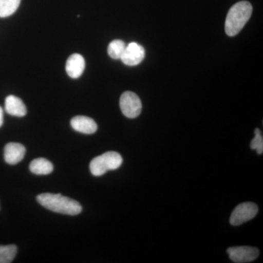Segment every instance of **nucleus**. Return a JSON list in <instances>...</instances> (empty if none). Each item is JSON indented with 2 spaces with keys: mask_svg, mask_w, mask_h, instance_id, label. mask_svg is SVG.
Segmentation results:
<instances>
[{
  "mask_svg": "<svg viewBox=\"0 0 263 263\" xmlns=\"http://www.w3.org/2000/svg\"><path fill=\"white\" fill-rule=\"evenodd\" d=\"M37 200L46 209L59 214L76 216L82 211L79 202L70 197L62 196L60 194H41L37 197Z\"/></svg>",
  "mask_w": 263,
  "mask_h": 263,
  "instance_id": "obj_1",
  "label": "nucleus"
},
{
  "mask_svg": "<svg viewBox=\"0 0 263 263\" xmlns=\"http://www.w3.org/2000/svg\"><path fill=\"white\" fill-rule=\"evenodd\" d=\"M252 5L247 1H240L232 6L226 21V32L230 37L236 35L245 27L252 13Z\"/></svg>",
  "mask_w": 263,
  "mask_h": 263,
  "instance_id": "obj_2",
  "label": "nucleus"
},
{
  "mask_svg": "<svg viewBox=\"0 0 263 263\" xmlns=\"http://www.w3.org/2000/svg\"><path fill=\"white\" fill-rule=\"evenodd\" d=\"M122 156L116 152H108L95 157L89 164L90 171L95 176H103L109 171L117 170L122 165Z\"/></svg>",
  "mask_w": 263,
  "mask_h": 263,
  "instance_id": "obj_3",
  "label": "nucleus"
},
{
  "mask_svg": "<svg viewBox=\"0 0 263 263\" xmlns=\"http://www.w3.org/2000/svg\"><path fill=\"white\" fill-rule=\"evenodd\" d=\"M258 213V206L254 202L240 203L235 207L230 218V223L233 226H239L253 219Z\"/></svg>",
  "mask_w": 263,
  "mask_h": 263,
  "instance_id": "obj_4",
  "label": "nucleus"
},
{
  "mask_svg": "<svg viewBox=\"0 0 263 263\" xmlns=\"http://www.w3.org/2000/svg\"><path fill=\"white\" fill-rule=\"evenodd\" d=\"M120 108L122 114L129 119H135L141 113L142 103L139 97L132 91H125L121 96Z\"/></svg>",
  "mask_w": 263,
  "mask_h": 263,
  "instance_id": "obj_5",
  "label": "nucleus"
},
{
  "mask_svg": "<svg viewBox=\"0 0 263 263\" xmlns=\"http://www.w3.org/2000/svg\"><path fill=\"white\" fill-rule=\"evenodd\" d=\"M230 259L235 263H247L255 260L259 257V251L252 247H231L227 250Z\"/></svg>",
  "mask_w": 263,
  "mask_h": 263,
  "instance_id": "obj_6",
  "label": "nucleus"
},
{
  "mask_svg": "<svg viewBox=\"0 0 263 263\" xmlns=\"http://www.w3.org/2000/svg\"><path fill=\"white\" fill-rule=\"evenodd\" d=\"M145 58V49L141 45L133 42L126 46L121 60L124 65L136 66Z\"/></svg>",
  "mask_w": 263,
  "mask_h": 263,
  "instance_id": "obj_7",
  "label": "nucleus"
},
{
  "mask_svg": "<svg viewBox=\"0 0 263 263\" xmlns=\"http://www.w3.org/2000/svg\"><path fill=\"white\" fill-rule=\"evenodd\" d=\"M26 148L18 143H9L5 146L4 159L7 163L14 165L23 160Z\"/></svg>",
  "mask_w": 263,
  "mask_h": 263,
  "instance_id": "obj_8",
  "label": "nucleus"
},
{
  "mask_svg": "<svg viewBox=\"0 0 263 263\" xmlns=\"http://www.w3.org/2000/svg\"><path fill=\"white\" fill-rule=\"evenodd\" d=\"M66 72L72 79H78L82 75L85 69L84 57L79 53H73L66 62Z\"/></svg>",
  "mask_w": 263,
  "mask_h": 263,
  "instance_id": "obj_9",
  "label": "nucleus"
},
{
  "mask_svg": "<svg viewBox=\"0 0 263 263\" xmlns=\"http://www.w3.org/2000/svg\"><path fill=\"white\" fill-rule=\"evenodd\" d=\"M70 124L73 129L84 134H93L98 130L96 122L91 118L84 116H77L72 118Z\"/></svg>",
  "mask_w": 263,
  "mask_h": 263,
  "instance_id": "obj_10",
  "label": "nucleus"
},
{
  "mask_svg": "<svg viewBox=\"0 0 263 263\" xmlns=\"http://www.w3.org/2000/svg\"><path fill=\"white\" fill-rule=\"evenodd\" d=\"M5 111L11 116L23 117L27 114V108L23 101L14 95H10L5 99Z\"/></svg>",
  "mask_w": 263,
  "mask_h": 263,
  "instance_id": "obj_11",
  "label": "nucleus"
},
{
  "mask_svg": "<svg viewBox=\"0 0 263 263\" xmlns=\"http://www.w3.org/2000/svg\"><path fill=\"white\" fill-rule=\"evenodd\" d=\"M29 170L34 174L48 175L53 172V165L46 159H34L29 164Z\"/></svg>",
  "mask_w": 263,
  "mask_h": 263,
  "instance_id": "obj_12",
  "label": "nucleus"
},
{
  "mask_svg": "<svg viewBox=\"0 0 263 263\" xmlns=\"http://www.w3.org/2000/svg\"><path fill=\"white\" fill-rule=\"evenodd\" d=\"M21 0H0V18L13 15L18 9Z\"/></svg>",
  "mask_w": 263,
  "mask_h": 263,
  "instance_id": "obj_13",
  "label": "nucleus"
},
{
  "mask_svg": "<svg viewBox=\"0 0 263 263\" xmlns=\"http://www.w3.org/2000/svg\"><path fill=\"white\" fill-rule=\"evenodd\" d=\"M125 48L126 44L124 41L121 40H115L108 45V55L114 60H121Z\"/></svg>",
  "mask_w": 263,
  "mask_h": 263,
  "instance_id": "obj_14",
  "label": "nucleus"
},
{
  "mask_svg": "<svg viewBox=\"0 0 263 263\" xmlns=\"http://www.w3.org/2000/svg\"><path fill=\"white\" fill-rule=\"evenodd\" d=\"M17 251L18 249L15 245L0 246V263L13 262Z\"/></svg>",
  "mask_w": 263,
  "mask_h": 263,
  "instance_id": "obj_15",
  "label": "nucleus"
},
{
  "mask_svg": "<svg viewBox=\"0 0 263 263\" xmlns=\"http://www.w3.org/2000/svg\"><path fill=\"white\" fill-rule=\"evenodd\" d=\"M254 135H255V136L251 142V148L257 151V154H259V155H262L263 153V138L260 129L258 128L255 129Z\"/></svg>",
  "mask_w": 263,
  "mask_h": 263,
  "instance_id": "obj_16",
  "label": "nucleus"
},
{
  "mask_svg": "<svg viewBox=\"0 0 263 263\" xmlns=\"http://www.w3.org/2000/svg\"><path fill=\"white\" fill-rule=\"evenodd\" d=\"M3 110L2 107L0 106V127L3 126Z\"/></svg>",
  "mask_w": 263,
  "mask_h": 263,
  "instance_id": "obj_17",
  "label": "nucleus"
}]
</instances>
